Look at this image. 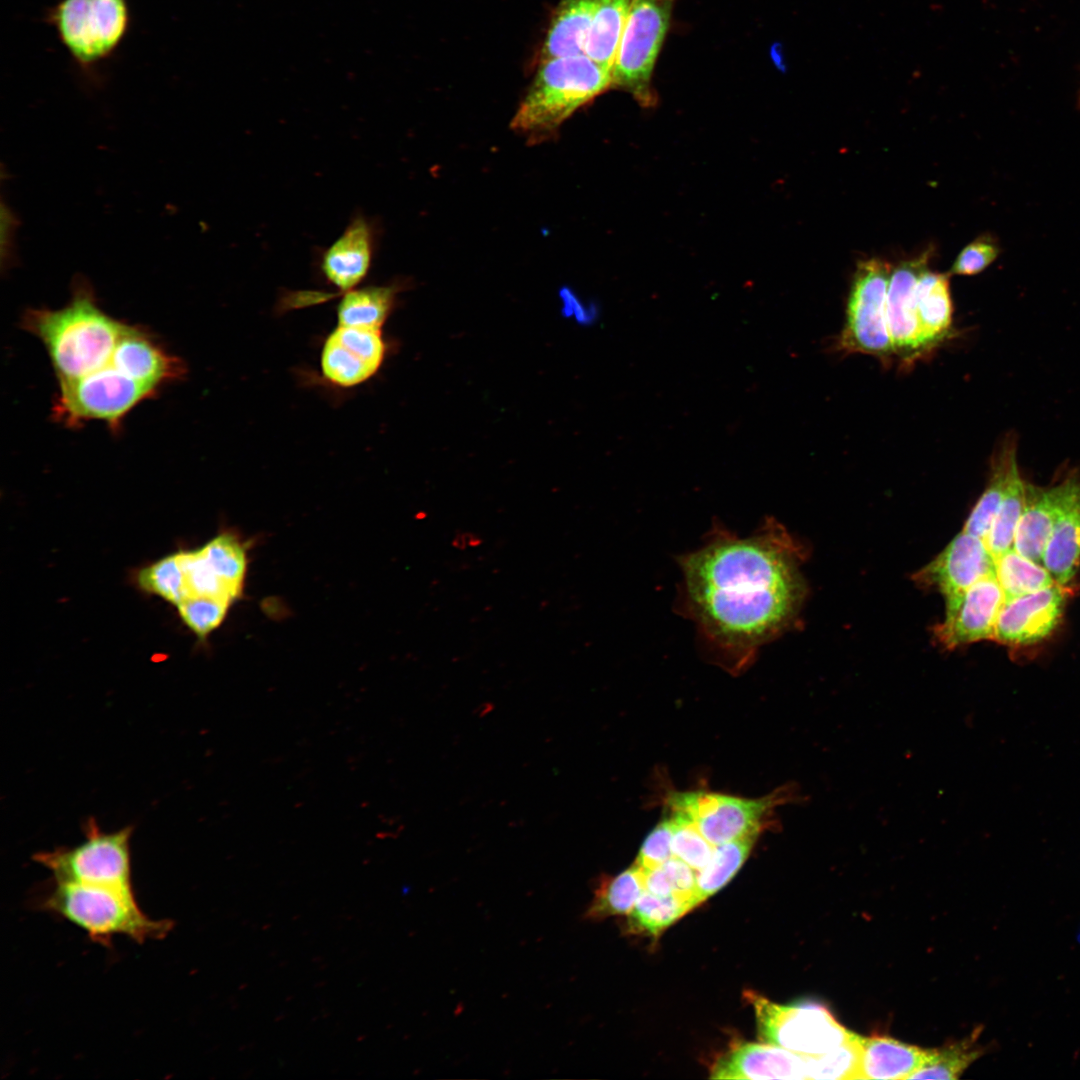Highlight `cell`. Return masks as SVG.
Wrapping results in <instances>:
<instances>
[{
    "instance_id": "obj_7",
    "label": "cell",
    "mask_w": 1080,
    "mask_h": 1080,
    "mask_svg": "<svg viewBox=\"0 0 1080 1080\" xmlns=\"http://www.w3.org/2000/svg\"><path fill=\"white\" fill-rule=\"evenodd\" d=\"M794 785H785L758 799L708 792L673 793L671 812L688 818L713 846L761 832L773 810L798 800Z\"/></svg>"
},
{
    "instance_id": "obj_26",
    "label": "cell",
    "mask_w": 1080,
    "mask_h": 1080,
    "mask_svg": "<svg viewBox=\"0 0 1080 1080\" xmlns=\"http://www.w3.org/2000/svg\"><path fill=\"white\" fill-rule=\"evenodd\" d=\"M632 0H598L584 54L612 73Z\"/></svg>"
},
{
    "instance_id": "obj_40",
    "label": "cell",
    "mask_w": 1080,
    "mask_h": 1080,
    "mask_svg": "<svg viewBox=\"0 0 1080 1080\" xmlns=\"http://www.w3.org/2000/svg\"><path fill=\"white\" fill-rule=\"evenodd\" d=\"M672 836L671 819H663L645 838L635 864L643 870H653L662 866L673 857Z\"/></svg>"
},
{
    "instance_id": "obj_22",
    "label": "cell",
    "mask_w": 1080,
    "mask_h": 1080,
    "mask_svg": "<svg viewBox=\"0 0 1080 1080\" xmlns=\"http://www.w3.org/2000/svg\"><path fill=\"white\" fill-rule=\"evenodd\" d=\"M860 1047L858 1079H909L931 1056L889 1036H860Z\"/></svg>"
},
{
    "instance_id": "obj_35",
    "label": "cell",
    "mask_w": 1080,
    "mask_h": 1080,
    "mask_svg": "<svg viewBox=\"0 0 1080 1080\" xmlns=\"http://www.w3.org/2000/svg\"><path fill=\"white\" fill-rule=\"evenodd\" d=\"M138 586L147 593L177 604L186 596L179 552L165 556L137 573Z\"/></svg>"
},
{
    "instance_id": "obj_15",
    "label": "cell",
    "mask_w": 1080,
    "mask_h": 1080,
    "mask_svg": "<svg viewBox=\"0 0 1080 1080\" xmlns=\"http://www.w3.org/2000/svg\"><path fill=\"white\" fill-rule=\"evenodd\" d=\"M385 351L381 330L338 325L323 345L321 370L335 385L356 386L376 374Z\"/></svg>"
},
{
    "instance_id": "obj_28",
    "label": "cell",
    "mask_w": 1080,
    "mask_h": 1080,
    "mask_svg": "<svg viewBox=\"0 0 1080 1080\" xmlns=\"http://www.w3.org/2000/svg\"><path fill=\"white\" fill-rule=\"evenodd\" d=\"M759 832L714 847L708 864L697 872V895L701 903L721 890L748 858Z\"/></svg>"
},
{
    "instance_id": "obj_3",
    "label": "cell",
    "mask_w": 1080,
    "mask_h": 1080,
    "mask_svg": "<svg viewBox=\"0 0 1080 1080\" xmlns=\"http://www.w3.org/2000/svg\"><path fill=\"white\" fill-rule=\"evenodd\" d=\"M612 87V73L585 54L541 61L511 127L530 142L553 136L576 110Z\"/></svg>"
},
{
    "instance_id": "obj_21",
    "label": "cell",
    "mask_w": 1080,
    "mask_h": 1080,
    "mask_svg": "<svg viewBox=\"0 0 1080 1080\" xmlns=\"http://www.w3.org/2000/svg\"><path fill=\"white\" fill-rule=\"evenodd\" d=\"M916 318L925 353L951 337L953 304L946 274L925 270L914 289Z\"/></svg>"
},
{
    "instance_id": "obj_1",
    "label": "cell",
    "mask_w": 1080,
    "mask_h": 1080,
    "mask_svg": "<svg viewBox=\"0 0 1080 1080\" xmlns=\"http://www.w3.org/2000/svg\"><path fill=\"white\" fill-rule=\"evenodd\" d=\"M801 551L776 520L740 537L714 526L704 544L682 555L680 612L699 639L732 670L793 622L804 595Z\"/></svg>"
},
{
    "instance_id": "obj_39",
    "label": "cell",
    "mask_w": 1080,
    "mask_h": 1080,
    "mask_svg": "<svg viewBox=\"0 0 1080 1080\" xmlns=\"http://www.w3.org/2000/svg\"><path fill=\"white\" fill-rule=\"evenodd\" d=\"M1000 245L990 233L981 234L964 247L955 259L950 274L972 276L981 273L999 256Z\"/></svg>"
},
{
    "instance_id": "obj_14",
    "label": "cell",
    "mask_w": 1080,
    "mask_h": 1080,
    "mask_svg": "<svg viewBox=\"0 0 1080 1080\" xmlns=\"http://www.w3.org/2000/svg\"><path fill=\"white\" fill-rule=\"evenodd\" d=\"M1070 590L1055 583L1005 600L993 639L1011 647H1026L1046 639L1059 625Z\"/></svg>"
},
{
    "instance_id": "obj_23",
    "label": "cell",
    "mask_w": 1080,
    "mask_h": 1080,
    "mask_svg": "<svg viewBox=\"0 0 1080 1080\" xmlns=\"http://www.w3.org/2000/svg\"><path fill=\"white\" fill-rule=\"evenodd\" d=\"M598 0H559L541 47V61L584 54Z\"/></svg>"
},
{
    "instance_id": "obj_36",
    "label": "cell",
    "mask_w": 1080,
    "mask_h": 1080,
    "mask_svg": "<svg viewBox=\"0 0 1080 1080\" xmlns=\"http://www.w3.org/2000/svg\"><path fill=\"white\" fill-rule=\"evenodd\" d=\"M179 558L184 573L186 596L216 597L231 602L240 598L213 573L201 548L179 551Z\"/></svg>"
},
{
    "instance_id": "obj_19",
    "label": "cell",
    "mask_w": 1080,
    "mask_h": 1080,
    "mask_svg": "<svg viewBox=\"0 0 1080 1080\" xmlns=\"http://www.w3.org/2000/svg\"><path fill=\"white\" fill-rule=\"evenodd\" d=\"M713 1079H807V1056L770 1043H742L715 1062Z\"/></svg>"
},
{
    "instance_id": "obj_17",
    "label": "cell",
    "mask_w": 1080,
    "mask_h": 1080,
    "mask_svg": "<svg viewBox=\"0 0 1080 1080\" xmlns=\"http://www.w3.org/2000/svg\"><path fill=\"white\" fill-rule=\"evenodd\" d=\"M995 574V558L984 539L962 531L929 564L914 574L921 585L949 597Z\"/></svg>"
},
{
    "instance_id": "obj_24",
    "label": "cell",
    "mask_w": 1080,
    "mask_h": 1080,
    "mask_svg": "<svg viewBox=\"0 0 1080 1080\" xmlns=\"http://www.w3.org/2000/svg\"><path fill=\"white\" fill-rule=\"evenodd\" d=\"M1043 566L1056 583L1068 585L1080 565V487L1057 519L1046 547Z\"/></svg>"
},
{
    "instance_id": "obj_30",
    "label": "cell",
    "mask_w": 1080,
    "mask_h": 1080,
    "mask_svg": "<svg viewBox=\"0 0 1080 1080\" xmlns=\"http://www.w3.org/2000/svg\"><path fill=\"white\" fill-rule=\"evenodd\" d=\"M995 576L1005 600L1026 595L1055 584L1042 565L1021 555L1013 547L995 558Z\"/></svg>"
},
{
    "instance_id": "obj_33",
    "label": "cell",
    "mask_w": 1080,
    "mask_h": 1080,
    "mask_svg": "<svg viewBox=\"0 0 1080 1080\" xmlns=\"http://www.w3.org/2000/svg\"><path fill=\"white\" fill-rule=\"evenodd\" d=\"M1026 483L1018 469L1012 476L999 511L985 538L986 545L994 558L1013 547L1015 532L1024 508Z\"/></svg>"
},
{
    "instance_id": "obj_20",
    "label": "cell",
    "mask_w": 1080,
    "mask_h": 1080,
    "mask_svg": "<svg viewBox=\"0 0 1080 1080\" xmlns=\"http://www.w3.org/2000/svg\"><path fill=\"white\" fill-rule=\"evenodd\" d=\"M1017 451L1018 438L1014 432L1006 433L998 441L992 453L987 485L972 509L963 531L985 540L1012 476L1019 469Z\"/></svg>"
},
{
    "instance_id": "obj_11",
    "label": "cell",
    "mask_w": 1080,
    "mask_h": 1080,
    "mask_svg": "<svg viewBox=\"0 0 1080 1080\" xmlns=\"http://www.w3.org/2000/svg\"><path fill=\"white\" fill-rule=\"evenodd\" d=\"M130 836V827L104 833L90 824L79 845L40 852L33 858L52 872L55 881L132 888Z\"/></svg>"
},
{
    "instance_id": "obj_18",
    "label": "cell",
    "mask_w": 1080,
    "mask_h": 1080,
    "mask_svg": "<svg viewBox=\"0 0 1080 1080\" xmlns=\"http://www.w3.org/2000/svg\"><path fill=\"white\" fill-rule=\"evenodd\" d=\"M930 254L901 262L891 271L886 316L893 353L904 366L912 365L926 355L916 318L914 289L920 275L927 270Z\"/></svg>"
},
{
    "instance_id": "obj_2",
    "label": "cell",
    "mask_w": 1080,
    "mask_h": 1080,
    "mask_svg": "<svg viewBox=\"0 0 1080 1080\" xmlns=\"http://www.w3.org/2000/svg\"><path fill=\"white\" fill-rule=\"evenodd\" d=\"M99 306L86 279L73 282L70 301L60 309L31 308L22 327L44 345L58 384L83 378L111 359L126 327Z\"/></svg>"
},
{
    "instance_id": "obj_27",
    "label": "cell",
    "mask_w": 1080,
    "mask_h": 1080,
    "mask_svg": "<svg viewBox=\"0 0 1080 1080\" xmlns=\"http://www.w3.org/2000/svg\"><path fill=\"white\" fill-rule=\"evenodd\" d=\"M645 891L643 870L634 863L614 877L602 879L584 917L602 920L629 914Z\"/></svg>"
},
{
    "instance_id": "obj_8",
    "label": "cell",
    "mask_w": 1080,
    "mask_h": 1080,
    "mask_svg": "<svg viewBox=\"0 0 1080 1080\" xmlns=\"http://www.w3.org/2000/svg\"><path fill=\"white\" fill-rule=\"evenodd\" d=\"M676 0H632L612 70V87L642 106L656 103L651 85L656 59Z\"/></svg>"
},
{
    "instance_id": "obj_10",
    "label": "cell",
    "mask_w": 1080,
    "mask_h": 1080,
    "mask_svg": "<svg viewBox=\"0 0 1080 1080\" xmlns=\"http://www.w3.org/2000/svg\"><path fill=\"white\" fill-rule=\"evenodd\" d=\"M890 265L870 258L857 264L837 342L840 352L861 353L887 361L893 353L886 316Z\"/></svg>"
},
{
    "instance_id": "obj_12",
    "label": "cell",
    "mask_w": 1080,
    "mask_h": 1080,
    "mask_svg": "<svg viewBox=\"0 0 1080 1080\" xmlns=\"http://www.w3.org/2000/svg\"><path fill=\"white\" fill-rule=\"evenodd\" d=\"M380 235L381 226L376 218L357 211L344 231L315 255L320 275L338 292L308 291L309 303L327 301L356 288L370 271Z\"/></svg>"
},
{
    "instance_id": "obj_38",
    "label": "cell",
    "mask_w": 1080,
    "mask_h": 1080,
    "mask_svg": "<svg viewBox=\"0 0 1080 1080\" xmlns=\"http://www.w3.org/2000/svg\"><path fill=\"white\" fill-rule=\"evenodd\" d=\"M673 826L672 852L676 857L697 872L702 870L711 859L714 847L698 831L688 818L671 812Z\"/></svg>"
},
{
    "instance_id": "obj_4",
    "label": "cell",
    "mask_w": 1080,
    "mask_h": 1080,
    "mask_svg": "<svg viewBox=\"0 0 1080 1080\" xmlns=\"http://www.w3.org/2000/svg\"><path fill=\"white\" fill-rule=\"evenodd\" d=\"M40 907L84 930L97 943L109 945L116 935L138 943L165 937L170 920H154L143 913L132 888L55 881L41 898Z\"/></svg>"
},
{
    "instance_id": "obj_5",
    "label": "cell",
    "mask_w": 1080,
    "mask_h": 1080,
    "mask_svg": "<svg viewBox=\"0 0 1080 1080\" xmlns=\"http://www.w3.org/2000/svg\"><path fill=\"white\" fill-rule=\"evenodd\" d=\"M158 393L110 359L104 367L83 378L58 384L52 416L69 428L98 421L118 432L130 411Z\"/></svg>"
},
{
    "instance_id": "obj_31",
    "label": "cell",
    "mask_w": 1080,
    "mask_h": 1080,
    "mask_svg": "<svg viewBox=\"0 0 1080 1080\" xmlns=\"http://www.w3.org/2000/svg\"><path fill=\"white\" fill-rule=\"evenodd\" d=\"M201 551L213 573L240 597L248 567L246 545L232 533H222Z\"/></svg>"
},
{
    "instance_id": "obj_41",
    "label": "cell",
    "mask_w": 1080,
    "mask_h": 1080,
    "mask_svg": "<svg viewBox=\"0 0 1080 1080\" xmlns=\"http://www.w3.org/2000/svg\"><path fill=\"white\" fill-rule=\"evenodd\" d=\"M480 543L481 540L476 535L468 533L457 535L453 541V545L459 549L473 547L479 545Z\"/></svg>"
},
{
    "instance_id": "obj_42",
    "label": "cell",
    "mask_w": 1080,
    "mask_h": 1080,
    "mask_svg": "<svg viewBox=\"0 0 1080 1080\" xmlns=\"http://www.w3.org/2000/svg\"><path fill=\"white\" fill-rule=\"evenodd\" d=\"M1078 106L1080 108V90H1079V94H1078Z\"/></svg>"
},
{
    "instance_id": "obj_34",
    "label": "cell",
    "mask_w": 1080,
    "mask_h": 1080,
    "mask_svg": "<svg viewBox=\"0 0 1080 1080\" xmlns=\"http://www.w3.org/2000/svg\"><path fill=\"white\" fill-rule=\"evenodd\" d=\"M860 1051V1036L852 1033L846 1042L834 1050L807 1056V1079H858Z\"/></svg>"
},
{
    "instance_id": "obj_37",
    "label": "cell",
    "mask_w": 1080,
    "mask_h": 1080,
    "mask_svg": "<svg viewBox=\"0 0 1080 1080\" xmlns=\"http://www.w3.org/2000/svg\"><path fill=\"white\" fill-rule=\"evenodd\" d=\"M233 602L216 597L186 596L178 604L184 624L202 641L224 621Z\"/></svg>"
},
{
    "instance_id": "obj_6",
    "label": "cell",
    "mask_w": 1080,
    "mask_h": 1080,
    "mask_svg": "<svg viewBox=\"0 0 1080 1080\" xmlns=\"http://www.w3.org/2000/svg\"><path fill=\"white\" fill-rule=\"evenodd\" d=\"M47 22L72 59L88 69L109 58L130 25L127 0H60Z\"/></svg>"
},
{
    "instance_id": "obj_9",
    "label": "cell",
    "mask_w": 1080,
    "mask_h": 1080,
    "mask_svg": "<svg viewBox=\"0 0 1080 1080\" xmlns=\"http://www.w3.org/2000/svg\"><path fill=\"white\" fill-rule=\"evenodd\" d=\"M745 997L753 1006L762 1042L817 1056L834 1050L852 1034L818 1002L779 1004L753 991H746Z\"/></svg>"
},
{
    "instance_id": "obj_32",
    "label": "cell",
    "mask_w": 1080,
    "mask_h": 1080,
    "mask_svg": "<svg viewBox=\"0 0 1080 1080\" xmlns=\"http://www.w3.org/2000/svg\"><path fill=\"white\" fill-rule=\"evenodd\" d=\"M977 1033L941 1049H931L930 1058L909 1079H958L983 1053Z\"/></svg>"
},
{
    "instance_id": "obj_25",
    "label": "cell",
    "mask_w": 1080,
    "mask_h": 1080,
    "mask_svg": "<svg viewBox=\"0 0 1080 1080\" xmlns=\"http://www.w3.org/2000/svg\"><path fill=\"white\" fill-rule=\"evenodd\" d=\"M401 285H370L341 294L338 325L381 330L396 302Z\"/></svg>"
},
{
    "instance_id": "obj_16",
    "label": "cell",
    "mask_w": 1080,
    "mask_h": 1080,
    "mask_svg": "<svg viewBox=\"0 0 1080 1080\" xmlns=\"http://www.w3.org/2000/svg\"><path fill=\"white\" fill-rule=\"evenodd\" d=\"M1079 487V466L1065 471L1060 479L1049 486L1026 483L1025 503L1015 532L1013 548L1021 555L1042 564L1051 531Z\"/></svg>"
},
{
    "instance_id": "obj_13",
    "label": "cell",
    "mask_w": 1080,
    "mask_h": 1080,
    "mask_svg": "<svg viewBox=\"0 0 1080 1080\" xmlns=\"http://www.w3.org/2000/svg\"><path fill=\"white\" fill-rule=\"evenodd\" d=\"M945 600V618L934 629L936 639L944 648L954 649L993 639L998 615L1005 602L995 574L982 578Z\"/></svg>"
},
{
    "instance_id": "obj_29",
    "label": "cell",
    "mask_w": 1080,
    "mask_h": 1080,
    "mask_svg": "<svg viewBox=\"0 0 1080 1080\" xmlns=\"http://www.w3.org/2000/svg\"><path fill=\"white\" fill-rule=\"evenodd\" d=\"M695 907L680 897L657 896L645 890L628 914L626 928L630 933L656 938Z\"/></svg>"
}]
</instances>
